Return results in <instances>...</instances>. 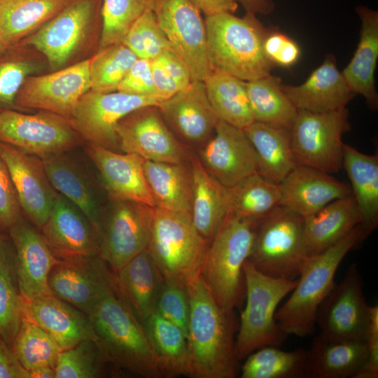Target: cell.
<instances>
[{"label": "cell", "mask_w": 378, "mask_h": 378, "mask_svg": "<svg viewBox=\"0 0 378 378\" xmlns=\"http://www.w3.org/2000/svg\"><path fill=\"white\" fill-rule=\"evenodd\" d=\"M189 320L187 331L193 377L234 378L238 358L234 340V313L227 314L217 304L198 272L186 283Z\"/></svg>", "instance_id": "obj_1"}, {"label": "cell", "mask_w": 378, "mask_h": 378, "mask_svg": "<svg viewBox=\"0 0 378 378\" xmlns=\"http://www.w3.org/2000/svg\"><path fill=\"white\" fill-rule=\"evenodd\" d=\"M88 316L108 364L137 377H162L142 324L116 288L107 293Z\"/></svg>", "instance_id": "obj_2"}, {"label": "cell", "mask_w": 378, "mask_h": 378, "mask_svg": "<svg viewBox=\"0 0 378 378\" xmlns=\"http://www.w3.org/2000/svg\"><path fill=\"white\" fill-rule=\"evenodd\" d=\"M207 51L213 71L248 81L270 74L274 64L267 57L263 43L269 31L246 13L243 18L232 13L206 16Z\"/></svg>", "instance_id": "obj_3"}, {"label": "cell", "mask_w": 378, "mask_h": 378, "mask_svg": "<svg viewBox=\"0 0 378 378\" xmlns=\"http://www.w3.org/2000/svg\"><path fill=\"white\" fill-rule=\"evenodd\" d=\"M360 242L359 224L332 246L307 257L290 296L275 314L279 327L286 335L303 337L313 334L318 309L335 285L338 267Z\"/></svg>", "instance_id": "obj_4"}, {"label": "cell", "mask_w": 378, "mask_h": 378, "mask_svg": "<svg viewBox=\"0 0 378 378\" xmlns=\"http://www.w3.org/2000/svg\"><path fill=\"white\" fill-rule=\"evenodd\" d=\"M257 221L230 212L210 241L200 269L217 304L227 314L234 313L245 291L243 267L251 253Z\"/></svg>", "instance_id": "obj_5"}, {"label": "cell", "mask_w": 378, "mask_h": 378, "mask_svg": "<svg viewBox=\"0 0 378 378\" xmlns=\"http://www.w3.org/2000/svg\"><path fill=\"white\" fill-rule=\"evenodd\" d=\"M243 271L246 302L235 340L239 360L260 348L279 346L285 341L288 335L276 321V310L297 284V279L267 276L258 271L248 260L244 264Z\"/></svg>", "instance_id": "obj_6"}, {"label": "cell", "mask_w": 378, "mask_h": 378, "mask_svg": "<svg viewBox=\"0 0 378 378\" xmlns=\"http://www.w3.org/2000/svg\"><path fill=\"white\" fill-rule=\"evenodd\" d=\"M304 218L279 206L256 223L248 260L260 272L295 280L307 258L303 243Z\"/></svg>", "instance_id": "obj_7"}, {"label": "cell", "mask_w": 378, "mask_h": 378, "mask_svg": "<svg viewBox=\"0 0 378 378\" xmlns=\"http://www.w3.org/2000/svg\"><path fill=\"white\" fill-rule=\"evenodd\" d=\"M208 241L190 220L150 208L147 249L165 279L186 284L200 272Z\"/></svg>", "instance_id": "obj_8"}, {"label": "cell", "mask_w": 378, "mask_h": 378, "mask_svg": "<svg viewBox=\"0 0 378 378\" xmlns=\"http://www.w3.org/2000/svg\"><path fill=\"white\" fill-rule=\"evenodd\" d=\"M350 128L346 107L326 113L298 109L290 130L297 164L337 173L343 167L342 136Z\"/></svg>", "instance_id": "obj_9"}, {"label": "cell", "mask_w": 378, "mask_h": 378, "mask_svg": "<svg viewBox=\"0 0 378 378\" xmlns=\"http://www.w3.org/2000/svg\"><path fill=\"white\" fill-rule=\"evenodd\" d=\"M161 102L153 96L91 90L81 97L68 121L88 144L115 151L118 149L115 132L118 122L138 108L158 106Z\"/></svg>", "instance_id": "obj_10"}, {"label": "cell", "mask_w": 378, "mask_h": 378, "mask_svg": "<svg viewBox=\"0 0 378 378\" xmlns=\"http://www.w3.org/2000/svg\"><path fill=\"white\" fill-rule=\"evenodd\" d=\"M81 140L66 119L52 112H0V142L40 158L64 153Z\"/></svg>", "instance_id": "obj_11"}, {"label": "cell", "mask_w": 378, "mask_h": 378, "mask_svg": "<svg viewBox=\"0 0 378 378\" xmlns=\"http://www.w3.org/2000/svg\"><path fill=\"white\" fill-rule=\"evenodd\" d=\"M153 10L172 48L188 68L192 81H204L213 69L200 10L190 0H154Z\"/></svg>", "instance_id": "obj_12"}, {"label": "cell", "mask_w": 378, "mask_h": 378, "mask_svg": "<svg viewBox=\"0 0 378 378\" xmlns=\"http://www.w3.org/2000/svg\"><path fill=\"white\" fill-rule=\"evenodd\" d=\"M51 293L88 315L115 289V274L97 256L58 258L48 278Z\"/></svg>", "instance_id": "obj_13"}, {"label": "cell", "mask_w": 378, "mask_h": 378, "mask_svg": "<svg viewBox=\"0 0 378 378\" xmlns=\"http://www.w3.org/2000/svg\"><path fill=\"white\" fill-rule=\"evenodd\" d=\"M370 321L371 306L365 298L362 277L352 264L320 304L316 322L328 337L366 341Z\"/></svg>", "instance_id": "obj_14"}, {"label": "cell", "mask_w": 378, "mask_h": 378, "mask_svg": "<svg viewBox=\"0 0 378 378\" xmlns=\"http://www.w3.org/2000/svg\"><path fill=\"white\" fill-rule=\"evenodd\" d=\"M118 149L145 160L180 164L186 150L164 121L157 106L138 108L117 124Z\"/></svg>", "instance_id": "obj_15"}, {"label": "cell", "mask_w": 378, "mask_h": 378, "mask_svg": "<svg viewBox=\"0 0 378 378\" xmlns=\"http://www.w3.org/2000/svg\"><path fill=\"white\" fill-rule=\"evenodd\" d=\"M102 0H73L26 43L43 53L52 69L66 64L84 41L99 13Z\"/></svg>", "instance_id": "obj_16"}, {"label": "cell", "mask_w": 378, "mask_h": 378, "mask_svg": "<svg viewBox=\"0 0 378 378\" xmlns=\"http://www.w3.org/2000/svg\"><path fill=\"white\" fill-rule=\"evenodd\" d=\"M115 202L108 217L101 220L99 256L116 273L147 248L151 207L132 201Z\"/></svg>", "instance_id": "obj_17"}, {"label": "cell", "mask_w": 378, "mask_h": 378, "mask_svg": "<svg viewBox=\"0 0 378 378\" xmlns=\"http://www.w3.org/2000/svg\"><path fill=\"white\" fill-rule=\"evenodd\" d=\"M92 58L52 74L28 76L15 99L20 107L42 109L67 120L90 89Z\"/></svg>", "instance_id": "obj_18"}, {"label": "cell", "mask_w": 378, "mask_h": 378, "mask_svg": "<svg viewBox=\"0 0 378 378\" xmlns=\"http://www.w3.org/2000/svg\"><path fill=\"white\" fill-rule=\"evenodd\" d=\"M0 158L6 166L20 208L41 229L58 195L48 179L41 158L1 142Z\"/></svg>", "instance_id": "obj_19"}, {"label": "cell", "mask_w": 378, "mask_h": 378, "mask_svg": "<svg viewBox=\"0 0 378 378\" xmlns=\"http://www.w3.org/2000/svg\"><path fill=\"white\" fill-rule=\"evenodd\" d=\"M198 158L206 170L227 188L258 173L256 153L244 130L220 120Z\"/></svg>", "instance_id": "obj_20"}, {"label": "cell", "mask_w": 378, "mask_h": 378, "mask_svg": "<svg viewBox=\"0 0 378 378\" xmlns=\"http://www.w3.org/2000/svg\"><path fill=\"white\" fill-rule=\"evenodd\" d=\"M158 107L172 133L190 144L206 142L219 120L209 102L204 81H192Z\"/></svg>", "instance_id": "obj_21"}, {"label": "cell", "mask_w": 378, "mask_h": 378, "mask_svg": "<svg viewBox=\"0 0 378 378\" xmlns=\"http://www.w3.org/2000/svg\"><path fill=\"white\" fill-rule=\"evenodd\" d=\"M41 234L57 258L99 256V236L85 214L58 193Z\"/></svg>", "instance_id": "obj_22"}, {"label": "cell", "mask_w": 378, "mask_h": 378, "mask_svg": "<svg viewBox=\"0 0 378 378\" xmlns=\"http://www.w3.org/2000/svg\"><path fill=\"white\" fill-rule=\"evenodd\" d=\"M8 231L15 252L17 287L20 296L30 299L52 295L48 278L58 258L43 235L20 218Z\"/></svg>", "instance_id": "obj_23"}, {"label": "cell", "mask_w": 378, "mask_h": 378, "mask_svg": "<svg viewBox=\"0 0 378 378\" xmlns=\"http://www.w3.org/2000/svg\"><path fill=\"white\" fill-rule=\"evenodd\" d=\"M85 150L99 170L110 197L150 207L155 203L146 178L144 159L88 144Z\"/></svg>", "instance_id": "obj_24"}, {"label": "cell", "mask_w": 378, "mask_h": 378, "mask_svg": "<svg viewBox=\"0 0 378 378\" xmlns=\"http://www.w3.org/2000/svg\"><path fill=\"white\" fill-rule=\"evenodd\" d=\"M279 184L281 205L303 218L351 195L350 187L332 174L303 164H297Z\"/></svg>", "instance_id": "obj_25"}, {"label": "cell", "mask_w": 378, "mask_h": 378, "mask_svg": "<svg viewBox=\"0 0 378 378\" xmlns=\"http://www.w3.org/2000/svg\"><path fill=\"white\" fill-rule=\"evenodd\" d=\"M22 312L46 331L62 351L83 340H95L89 316L53 295L22 298Z\"/></svg>", "instance_id": "obj_26"}, {"label": "cell", "mask_w": 378, "mask_h": 378, "mask_svg": "<svg viewBox=\"0 0 378 378\" xmlns=\"http://www.w3.org/2000/svg\"><path fill=\"white\" fill-rule=\"evenodd\" d=\"M281 88L298 109L314 113L346 107L356 95L338 70L332 55H328L301 85H281Z\"/></svg>", "instance_id": "obj_27"}, {"label": "cell", "mask_w": 378, "mask_h": 378, "mask_svg": "<svg viewBox=\"0 0 378 378\" xmlns=\"http://www.w3.org/2000/svg\"><path fill=\"white\" fill-rule=\"evenodd\" d=\"M115 274L118 295L142 324L155 312L163 276L147 248Z\"/></svg>", "instance_id": "obj_28"}, {"label": "cell", "mask_w": 378, "mask_h": 378, "mask_svg": "<svg viewBox=\"0 0 378 378\" xmlns=\"http://www.w3.org/2000/svg\"><path fill=\"white\" fill-rule=\"evenodd\" d=\"M190 163L192 222L209 242L230 212V191L206 170L198 157L192 156Z\"/></svg>", "instance_id": "obj_29"}, {"label": "cell", "mask_w": 378, "mask_h": 378, "mask_svg": "<svg viewBox=\"0 0 378 378\" xmlns=\"http://www.w3.org/2000/svg\"><path fill=\"white\" fill-rule=\"evenodd\" d=\"M361 21L360 39L350 62L342 72L353 92L362 95L370 109L376 110L378 96L374 72L378 59V13L364 6L356 8Z\"/></svg>", "instance_id": "obj_30"}, {"label": "cell", "mask_w": 378, "mask_h": 378, "mask_svg": "<svg viewBox=\"0 0 378 378\" xmlns=\"http://www.w3.org/2000/svg\"><path fill=\"white\" fill-rule=\"evenodd\" d=\"M360 223V216L352 195L335 200L304 218L303 243L307 257L332 246Z\"/></svg>", "instance_id": "obj_31"}, {"label": "cell", "mask_w": 378, "mask_h": 378, "mask_svg": "<svg viewBox=\"0 0 378 378\" xmlns=\"http://www.w3.org/2000/svg\"><path fill=\"white\" fill-rule=\"evenodd\" d=\"M342 167L360 216V241L378 225V155L365 154L344 144Z\"/></svg>", "instance_id": "obj_32"}, {"label": "cell", "mask_w": 378, "mask_h": 378, "mask_svg": "<svg viewBox=\"0 0 378 378\" xmlns=\"http://www.w3.org/2000/svg\"><path fill=\"white\" fill-rule=\"evenodd\" d=\"M367 357L366 341L334 339L320 333L307 350V378H353Z\"/></svg>", "instance_id": "obj_33"}, {"label": "cell", "mask_w": 378, "mask_h": 378, "mask_svg": "<svg viewBox=\"0 0 378 378\" xmlns=\"http://www.w3.org/2000/svg\"><path fill=\"white\" fill-rule=\"evenodd\" d=\"M142 326L161 377H192L187 337L181 329L156 312Z\"/></svg>", "instance_id": "obj_34"}, {"label": "cell", "mask_w": 378, "mask_h": 378, "mask_svg": "<svg viewBox=\"0 0 378 378\" xmlns=\"http://www.w3.org/2000/svg\"><path fill=\"white\" fill-rule=\"evenodd\" d=\"M144 169L155 206L192 221L190 174L183 164L144 160Z\"/></svg>", "instance_id": "obj_35"}, {"label": "cell", "mask_w": 378, "mask_h": 378, "mask_svg": "<svg viewBox=\"0 0 378 378\" xmlns=\"http://www.w3.org/2000/svg\"><path fill=\"white\" fill-rule=\"evenodd\" d=\"M256 153L258 173L280 183L298 164L290 130L254 121L243 129Z\"/></svg>", "instance_id": "obj_36"}, {"label": "cell", "mask_w": 378, "mask_h": 378, "mask_svg": "<svg viewBox=\"0 0 378 378\" xmlns=\"http://www.w3.org/2000/svg\"><path fill=\"white\" fill-rule=\"evenodd\" d=\"M41 160L52 187L85 214L99 236L102 220L99 204L83 172L64 153Z\"/></svg>", "instance_id": "obj_37"}, {"label": "cell", "mask_w": 378, "mask_h": 378, "mask_svg": "<svg viewBox=\"0 0 378 378\" xmlns=\"http://www.w3.org/2000/svg\"><path fill=\"white\" fill-rule=\"evenodd\" d=\"M204 83L209 102L220 120L240 129L255 121L249 106L246 81L213 71Z\"/></svg>", "instance_id": "obj_38"}, {"label": "cell", "mask_w": 378, "mask_h": 378, "mask_svg": "<svg viewBox=\"0 0 378 378\" xmlns=\"http://www.w3.org/2000/svg\"><path fill=\"white\" fill-rule=\"evenodd\" d=\"M73 0H0V32L8 47L44 24Z\"/></svg>", "instance_id": "obj_39"}, {"label": "cell", "mask_w": 378, "mask_h": 378, "mask_svg": "<svg viewBox=\"0 0 378 378\" xmlns=\"http://www.w3.org/2000/svg\"><path fill=\"white\" fill-rule=\"evenodd\" d=\"M281 85L280 78L270 74L246 81L249 106L255 121L290 130L298 109Z\"/></svg>", "instance_id": "obj_40"}, {"label": "cell", "mask_w": 378, "mask_h": 378, "mask_svg": "<svg viewBox=\"0 0 378 378\" xmlns=\"http://www.w3.org/2000/svg\"><path fill=\"white\" fill-rule=\"evenodd\" d=\"M229 191L230 212L242 218L258 220L281 206L280 184L259 173L248 176Z\"/></svg>", "instance_id": "obj_41"}, {"label": "cell", "mask_w": 378, "mask_h": 378, "mask_svg": "<svg viewBox=\"0 0 378 378\" xmlns=\"http://www.w3.org/2000/svg\"><path fill=\"white\" fill-rule=\"evenodd\" d=\"M241 378H307V351H284L274 346L260 348L247 356Z\"/></svg>", "instance_id": "obj_42"}, {"label": "cell", "mask_w": 378, "mask_h": 378, "mask_svg": "<svg viewBox=\"0 0 378 378\" xmlns=\"http://www.w3.org/2000/svg\"><path fill=\"white\" fill-rule=\"evenodd\" d=\"M12 349L28 371L44 366L55 367L61 348L55 340L33 321L22 317Z\"/></svg>", "instance_id": "obj_43"}, {"label": "cell", "mask_w": 378, "mask_h": 378, "mask_svg": "<svg viewBox=\"0 0 378 378\" xmlns=\"http://www.w3.org/2000/svg\"><path fill=\"white\" fill-rule=\"evenodd\" d=\"M136 59L134 53L122 43L104 48L92 58L91 90L97 92L117 91Z\"/></svg>", "instance_id": "obj_44"}, {"label": "cell", "mask_w": 378, "mask_h": 378, "mask_svg": "<svg viewBox=\"0 0 378 378\" xmlns=\"http://www.w3.org/2000/svg\"><path fill=\"white\" fill-rule=\"evenodd\" d=\"M153 4L154 0H102L101 48L122 43L134 22L153 10Z\"/></svg>", "instance_id": "obj_45"}, {"label": "cell", "mask_w": 378, "mask_h": 378, "mask_svg": "<svg viewBox=\"0 0 378 378\" xmlns=\"http://www.w3.org/2000/svg\"><path fill=\"white\" fill-rule=\"evenodd\" d=\"M106 364L95 340H85L60 352L55 367V378L101 377Z\"/></svg>", "instance_id": "obj_46"}, {"label": "cell", "mask_w": 378, "mask_h": 378, "mask_svg": "<svg viewBox=\"0 0 378 378\" xmlns=\"http://www.w3.org/2000/svg\"><path fill=\"white\" fill-rule=\"evenodd\" d=\"M122 43L137 58L149 60L172 48L152 9L147 10L134 22Z\"/></svg>", "instance_id": "obj_47"}, {"label": "cell", "mask_w": 378, "mask_h": 378, "mask_svg": "<svg viewBox=\"0 0 378 378\" xmlns=\"http://www.w3.org/2000/svg\"><path fill=\"white\" fill-rule=\"evenodd\" d=\"M150 67L156 94L162 102L185 89L192 82L188 68L172 48L150 59Z\"/></svg>", "instance_id": "obj_48"}, {"label": "cell", "mask_w": 378, "mask_h": 378, "mask_svg": "<svg viewBox=\"0 0 378 378\" xmlns=\"http://www.w3.org/2000/svg\"><path fill=\"white\" fill-rule=\"evenodd\" d=\"M189 310L186 284L164 279L155 312L181 328L186 337Z\"/></svg>", "instance_id": "obj_49"}, {"label": "cell", "mask_w": 378, "mask_h": 378, "mask_svg": "<svg viewBox=\"0 0 378 378\" xmlns=\"http://www.w3.org/2000/svg\"><path fill=\"white\" fill-rule=\"evenodd\" d=\"M22 317L18 290L0 270V336L11 348Z\"/></svg>", "instance_id": "obj_50"}, {"label": "cell", "mask_w": 378, "mask_h": 378, "mask_svg": "<svg viewBox=\"0 0 378 378\" xmlns=\"http://www.w3.org/2000/svg\"><path fill=\"white\" fill-rule=\"evenodd\" d=\"M27 61L10 60L0 63V104L12 105L22 85L34 71Z\"/></svg>", "instance_id": "obj_51"}, {"label": "cell", "mask_w": 378, "mask_h": 378, "mask_svg": "<svg viewBox=\"0 0 378 378\" xmlns=\"http://www.w3.org/2000/svg\"><path fill=\"white\" fill-rule=\"evenodd\" d=\"M117 91L158 97L151 72L150 60L137 58L119 85Z\"/></svg>", "instance_id": "obj_52"}, {"label": "cell", "mask_w": 378, "mask_h": 378, "mask_svg": "<svg viewBox=\"0 0 378 378\" xmlns=\"http://www.w3.org/2000/svg\"><path fill=\"white\" fill-rule=\"evenodd\" d=\"M20 210L8 169L0 158V230H9L18 221Z\"/></svg>", "instance_id": "obj_53"}, {"label": "cell", "mask_w": 378, "mask_h": 378, "mask_svg": "<svg viewBox=\"0 0 378 378\" xmlns=\"http://www.w3.org/2000/svg\"><path fill=\"white\" fill-rule=\"evenodd\" d=\"M368 357L353 378L378 377V306H371V321L366 339Z\"/></svg>", "instance_id": "obj_54"}, {"label": "cell", "mask_w": 378, "mask_h": 378, "mask_svg": "<svg viewBox=\"0 0 378 378\" xmlns=\"http://www.w3.org/2000/svg\"><path fill=\"white\" fill-rule=\"evenodd\" d=\"M0 378H29L13 349L0 336Z\"/></svg>", "instance_id": "obj_55"}, {"label": "cell", "mask_w": 378, "mask_h": 378, "mask_svg": "<svg viewBox=\"0 0 378 378\" xmlns=\"http://www.w3.org/2000/svg\"><path fill=\"white\" fill-rule=\"evenodd\" d=\"M0 270L17 287L16 259L13 245L0 234Z\"/></svg>", "instance_id": "obj_56"}, {"label": "cell", "mask_w": 378, "mask_h": 378, "mask_svg": "<svg viewBox=\"0 0 378 378\" xmlns=\"http://www.w3.org/2000/svg\"><path fill=\"white\" fill-rule=\"evenodd\" d=\"M206 16L221 13H234L238 7L235 0H190Z\"/></svg>", "instance_id": "obj_57"}, {"label": "cell", "mask_w": 378, "mask_h": 378, "mask_svg": "<svg viewBox=\"0 0 378 378\" xmlns=\"http://www.w3.org/2000/svg\"><path fill=\"white\" fill-rule=\"evenodd\" d=\"M300 56V47L288 36L281 46L273 61L274 65L289 67L295 64Z\"/></svg>", "instance_id": "obj_58"}, {"label": "cell", "mask_w": 378, "mask_h": 378, "mask_svg": "<svg viewBox=\"0 0 378 378\" xmlns=\"http://www.w3.org/2000/svg\"><path fill=\"white\" fill-rule=\"evenodd\" d=\"M240 3L246 13L254 15H269L275 8L272 0H235Z\"/></svg>", "instance_id": "obj_59"}, {"label": "cell", "mask_w": 378, "mask_h": 378, "mask_svg": "<svg viewBox=\"0 0 378 378\" xmlns=\"http://www.w3.org/2000/svg\"><path fill=\"white\" fill-rule=\"evenodd\" d=\"M29 378H55L54 367L44 366L29 371Z\"/></svg>", "instance_id": "obj_60"}, {"label": "cell", "mask_w": 378, "mask_h": 378, "mask_svg": "<svg viewBox=\"0 0 378 378\" xmlns=\"http://www.w3.org/2000/svg\"><path fill=\"white\" fill-rule=\"evenodd\" d=\"M6 48H8V46L5 43L0 32V52H3Z\"/></svg>", "instance_id": "obj_61"}]
</instances>
